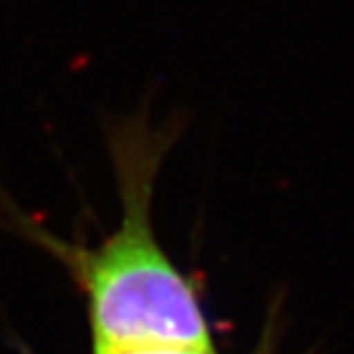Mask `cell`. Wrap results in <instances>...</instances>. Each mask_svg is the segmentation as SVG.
<instances>
[{
    "label": "cell",
    "instance_id": "cell-1",
    "mask_svg": "<svg viewBox=\"0 0 354 354\" xmlns=\"http://www.w3.org/2000/svg\"><path fill=\"white\" fill-rule=\"evenodd\" d=\"M120 220L96 245L49 231L0 188V229L58 261L86 299L94 354L182 346L214 348L196 288L162 248L154 226V192L171 137L145 118L109 126Z\"/></svg>",
    "mask_w": 354,
    "mask_h": 354
},
{
    "label": "cell",
    "instance_id": "cell-2",
    "mask_svg": "<svg viewBox=\"0 0 354 354\" xmlns=\"http://www.w3.org/2000/svg\"><path fill=\"white\" fill-rule=\"evenodd\" d=\"M103 354H216L214 348H182V346H147V348H129Z\"/></svg>",
    "mask_w": 354,
    "mask_h": 354
}]
</instances>
